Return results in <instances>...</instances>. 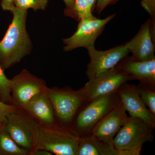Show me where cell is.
Segmentation results:
<instances>
[{
  "instance_id": "cell-1",
  "label": "cell",
  "mask_w": 155,
  "mask_h": 155,
  "mask_svg": "<svg viewBox=\"0 0 155 155\" xmlns=\"http://www.w3.org/2000/svg\"><path fill=\"white\" fill-rule=\"evenodd\" d=\"M13 18L0 41V65L3 70L11 68L31 52L32 44L26 28L28 11L14 7Z\"/></svg>"
},
{
  "instance_id": "cell-2",
  "label": "cell",
  "mask_w": 155,
  "mask_h": 155,
  "mask_svg": "<svg viewBox=\"0 0 155 155\" xmlns=\"http://www.w3.org/2000/svg\"><path fill=\"white\" fill-rule=\"evenodd\" d=\"M52 104L57 124L71 127L79 112L87 103L88 98L83 87L74 90L69 87H47Z\"/></svg>"
},
{
  "instance_id": "cell-3",
  "label": "cell",
  "mask_w": 155,
  "mask_h": 155,
  "mask_svg": "<svg viewBox=\"0 0 155 155\" xmlns=\"http://www.w3.org/2000/svg\"><path fill=\"white\" fill-rule=\"evenodd\" d=\"M80 138V136L71 127L57 123L51 125H39L34 151L43 149L53 155H76Z\"/></svg>"
},
{
  "instance_id": "cell-4",
  "label": "cell",
  "mask_w": 155,
  "mask_h": 155,
  "mask_svg": "<svg viewBox=\"0 0 155 155\" xmlns=\"http://www.w3.org/2000/svg\"><path fill=\"white\" fill-rule=\"evenodd\" d=\"M120 103L117 91L92 100L78 114L71 128L80 137L90 135L95 126Z\"/></svg>"
},
{
  "instance_id": "cell-5",
  "label": "cell",
  "mask_w": 155,
  "mask_h": 155,
  "mask_svg": "<svg viewBox=\"0 0 155 155\" xmlns=\"http://www.w3.org/2000/svg\"><path fill=\"white\" fill-rule=\"evenodd\" d=\"M154 129L142 119L130 116L114 137V146L120 150H141L143 145L153 141Z\"/></svg>"
},
{
  "instance_id": "cell-6",
  "label": "cell",
  "mask_w": 155,
  "mask_h": 155,
  "mask_svg": "<svg viewBox=\"0 0 155 155\" xmlns=\"http://www.w3.org/2000/svg\"><path fill=\"white\" fill-rule=\"evenodd\" d=\"M4 127L18 146L31 155L39 124L23 109L8 115Z\"/></svg>"
},
{
  "instance_id": "cell-7",
  "label": "cell",
  "mask_w": 155,
  "mask_h": 155,
  "mask_svg": "<svg viewBox=\"0 0 155 155\" xmlns=\"http://www.w3.org/2000/svg\"><path fill=\"white\" fill-rule=\"evenodd\" d=\"M11 100L9 104L18 109L25 105L37 94L45 90L46 82L24 69L10 79Z\"/></svg>"
},
{
  "instance_id": "cell-8",
  "label": "cell",
  "mask_w": 155,
  "mask_h": 155,
  "mask_svg": "<svg viewBox=\"0 0 155 155\" xmlns=\"http://www.w3.org/2000/svg\"><path fill=\"white\" fill-rule=\"evenodd\" d=\"M87 49L90 58L86 71L89 80L96 78L114 69L129 53L125 45L105 51H97L94 45Z\"/></svg>"
},
{
  "instance_id": "cell-9",
  "label": "cell",
  "mask_w": 155,
  "mask_h": 155,
  "mask_svg": "<svg viewBox=\"0 0 155 155\" xmlns=\"http://www.w3.org/2000/svg\"><path fill=\"white\" fill-rule=\"evenodd\" d=\"M115 16V14H113L102 19L95 17L80 20L75 33L70 37L63 39V42L65 45L64 51L68 52L77 48H87L94 45L96 40L102 33L106 24Z\"/></svg>"
},
{
  "instance_id": "cell-10",
  "label": "cell",
  "mask_w": 155,
  "mask_h": 155,
  "mask_svg": "<svg viewBox=\"0 0 155 155\" xmlns=\"http://www.w3.org/2000/svg\"><path fill=\"white\" fill-rule=\"evenodd\" d=\"M133 80L134 79L132 76L116 67L98 77L89 80L83 88L89 102L97 98L117 91L122 84Z\"/></svg>"
},
{
  "instance_id": "cell-11",
  "label": "cell",
  "mask_w": 155,
  "mask_h": 155,
  "mask_svg": "<svg viewBox=\"0 0 155 155\" xmlns=\"http://www.w3.org/2000/svg\"><path fill=\"white\" fill-rule=\"evenodd\" d=\"M126 112L120 103L95 126L91 134L98 141L114 144V137L128 118Z\"/></svg>"
},
{
  "instance_id": "cell-12",
  "label": "cell",
  "mask_w": 155,
  "mask_h": 155,
  "mask_svg": "<svg viewBox=\"0 0 155 155\" xmlns=\"http://www.w3.org/2000/svg\"><path fill=\"white\" fill-rule=\"evenodd\" d=\"M117 92L122 105L130 116L142 119L155 128V116L143 101L137 86L125 83L118 89Z\"/></svg>"
},
{
  "instance_id": "cell-13",
  "label": "cell",
  "mask_w": 155,
  "mask_h": 155,
  "mask_svg": "<svg viewBox=\"0 0 155 155\" xmlns=\"http://www.w3.org/2000/svg\"><path fill=\"white\" fill-rule=\"evenodd\" d=\"M46 90L34 97L22 109L39 125H54L57 124L54 110Z\"/></svg>"
},
{
  "instance_id": "cell-14",
  "label": "cell",
  "mask_w": 155,
  "mask_h": 155,
  "mask_svg": "<svg viewBox=\"0 0 155 155\" xmlns=\"http://www.w3.org/2000/svg\"><path fill=\"white\" fill-rule=\"evenodd\" d=\"M129 52L132 53L133 60L149 61L155 58L154 45L150 31V21H147L131 40L125 44Z\"/></svg>"
},
{
  "instance_id": "cell-15",
  "label": "cell",
  "mask_w": 155,
  "mask_h": 155,
  "mask_svg": "<svg viewBox=\"0 0 155 155\" xmlns=\"http://www.w3.org/2000/svg\"><path fill=\"white\" fill-rule=\"evenodd\" d=\"M116 67L134 78L140 83L155 86V58L149 61H136L131 58L118 64Z\"/></svg>"
},
{
  "instance_id": "cell-16",
  "label": "cell",
  "mask_w": 155,
  "mask_h": 155,
  "mask_svg": "<svg viewBox=\"0 0 155 155\" xmlns=\"http://www.w3.org/2000/svg\"><path fill=\"white\" fill-rule=\"evenodd\" d=\"M0 155H30L15 142L4 125H0Z\"/></svg>"
},
{
  "instance_id": "cell-17",
  "label": "cell",
  "mask_w": 155,
  "mask_h": 155,
  "mask_svg": "<svg viewBox=\"0 0 155 155\" xmlns=\"http://www.w3.org/2000/svg\"><path fill=\"white\" fill-rule=\"evenodd\" d=\"M76 155H101L99 141L91 134L81 137Z\"/></svg>"
},
{
  "instance_id": "cell-18",
  "label": "cell",
  "mask_w": 155,
  "mask_h": 155,
  "mask_svg": "<svg viewBox=\"0 0 155 155\" xmlns=\"http://www.w3.org/2000/svg\"><path fill=\"white\" fill-rule=\"evenodd\" d=\"M67 16L79 20L95 17L90 10L88 0H74L72 10Z\"/></svg>"
},
{
  "instance_id": "cell-19",
  "label": "cell",
  "mask_w": 155,
  "mask_h": 155,
  "mask_svg": "<svg viewBox=\"0 0 155 155\" xmlns=\"http://www.w3.org/2000/svg\"><path fill=\"white\" fill-rule=\"evenodd\" d=\"M155 87L140 83L137 88L141 99L150 112L155 116Z\"/></svg>"
},
{
  "instance_id": "cell-20",
  "label": "cell",
  "mask_w": 155,
  "mask_h": 155,
  "mask_svg": "<svg viewBox=\"0 0 155 155\" xmlns=\"http://www.w3.org/2000/svg\"><path fill=\"white\" fill-rule=\"evenodd\" d=\"M49 0H14V6L17 9L28 11L31 9L35 12L38 10L45 11L47 7Z\"/></svg>"
},
{
  "instance_id": "cell-21",
  "label": "cell",
  "mask_w": 155,
  "mask_h": 155,
  "mask_svg": "<svg viewBox=\"0 0 155 155\" xmlns=\"http://www.w3.org/2000/svg\"><path fill=\"white\" fill-rule=\"evenodd\" d=\"M4 71L0 65V101L9 104L11 100L10 79L6 76Z\"/></svg>"
},
{
  "instance_id": "cell-22",
  "label": "cell",
  "mask_w": 155,
  "mask_h": 155,
  "mask_svg": "<svg viewBox=\"0 0 155 155\" xmlns=\"http://www.w3.org/2000/svg\"><path fill=\"white\" fill-rule=\"evenodd\" d=\"M18 109L16 107L0 101V125H4L8 115L17 111Z\"/></svg>"
},
{
  "instance_id": "cell-23",
  "label": "cell",
  "mask_w": 155,
  "mask_h": 155,
  "mask_svg": "<svg viewBox=\"0 0 155 155\" xmlns=\"http://www.w3.org/2000/svg\"><path fill=\"white\" fill-rule=\"evenodd\" d=\"M141 5L151 16L154 15L155 0H142Z\"/></svg>"
},
{
  "instance_id": "cell-24",
  "label": "cell",
  "mask_w": 155,
  "mask_h": 155,
  "mask_svg": "<svg viewBox=\"0 0 155 155\" xmlns=\"http://www.w3.org/2000/svg\"><path fill=\"white\" fill-rule=\"evenodd\" d=\"M1 6L3 11H10L11 13L15 7L14 0H1Z\"/></svg>"
},
{
  "instance_id": "cell-25",
  "label": "cell",
  "mask_w": 155,
  "mask_h": 155,
  "mask_svg": "<svg viewBox=\"0 0 155 155\" xmlns=\"http://www.w3.org/2000/svg\"><path fill=\"white\" fill-rule=\"evenodd\" d=\"M114 1L115 0H97V11L98 13H101L107 6Z\"/></svg>"
},
{
  "instance_id": "cell-26",
  "label": "cell",
  "mask_w": 155,
  "mask_h": 155,
  "mask_svg": "<svg viewBox=\"0 0 155 155\" xmlns=\"http://www.w3.org/2000/svg\"><path fill=\"white\" fill-rule=\"evenodd\" d=\"M66 6V8L65 10V14L67 15L69 14V12L71 11L73 6L74 0H63Z\"/></svg>"
},
{
  "instance_id": "cell-27",
  "label": "cell",
  "mask_w": 155,
  "mask_h": 155,
  "mask_svg": "<svg viewBox=\"0 0 155 155\" xmlns=\"http://www.w3.org/2000/svg\"><path fill=\"white\" fill-rule=\"evenodd\" d=\"M53 154L47 150L43 149L35 150L31 155H53Z\"/></svg>"
},
{
  "instance_id": "cell-28",
  "label": "cell",
  "mask_w": 155,
  "mask_h": 155,
  "mask_svg": "<svg viewBox=\"0 0 155 155\" xmlns=\"http://www.w3.org/2000/svg\"><path fill=\"white\" fill-rule=\"evenodd\" d=\"M97 0H88L89 8L90 10L92 12V9Z\"/></svg>"
}]
</instances>
